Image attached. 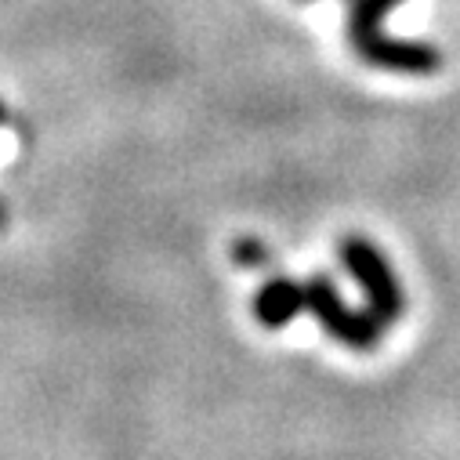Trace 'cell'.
Masks as SVG:
<instances>
[{"label":"cell","mask_w":460,"mask_h":460,"mask_svg":"<svg viewBox=\"0 0 460 460\" xmlns=\"http://www.w3.org/2000/svg\"><path fill=\"white\" fill-rule=\"evenodd\" d=\"M402 0H356L349 15V40L356 55L367 66L392 69V73H410V76H428L442 66V55L431 44H410V40H392L381 22L392 8H399Z\"/></svg>","instance_id":"obj_1"},{"label":"cell","mask_w":460,"mask_h":460,"mask_svg":"<svg viewBox=\"0 0 460 460\" xmlns=\"http://www.w3.org/2000/svg\"><path fill=\"white\" fill-rule=\"evenodd\" d=\"M305 308L319 319V326L333 341L349 344V349H374V344L385 337V330H388V323L377 319L370 308L356 312V308L344 305L326 276H315V279L305 283Z\"/></svg>","instance_id":"obj_2"},{"label":"cell","mask_w":460,"mask_h":460,"mask_svg":"<svg viewBox=\"0 0 460 460\" xmlns=\"http://www.w3.org/2000/svg\"><path fill=\"white\" fill-rule=\"evenodd\" d=\"M341 261L349 265V272L367 290L370 312L392 326L399 319V312H402V290H399L395 272L388 269V258L363 236H344L341 240Z\"/></svg>","instance_id":"obj_3"},{"label":"cell","mask_w":460,"mask_h":460,"mask_svg":"<svg viewBox=\"0 0 460 460\" xmlns=\"http://www.w3.org/2000/svg\"><path fill=\"white\" fill-rule=\"evenodd\" d=\"M305 312V283L294 279H269L258 294H254V315L261 326L279 330L287 326L294 315Z\"/></svg>","instance_id":"obj_4"},{"label":"cell","mask_w":460,"mask_h":460,"mask_svg":"<svg viewBox=\"0 0 460 460\" xmlns=\"http://www.w3.org/2000/svg\"><path fill=\"white\" fill-rule=\"evenodd\" d=\"M236 261L247 265V269H251V265H265V261H269V251H265L258 240H240V243H236Z\"/></svg>","instance_id":"obj_5"},{"label":"cell","mask_w":460,"mask_h":460,"mask_svg":"<svg viewBox=\"0 0 460 460\" xmlns=\"http://www.w3.org/2000/svg\"><path fill=\"white\" fill-rule=\"evenodd\" d=\"M0 120H4V105H0Z\"/></svg>","instance_id":"obj_6"}]
</instances>
